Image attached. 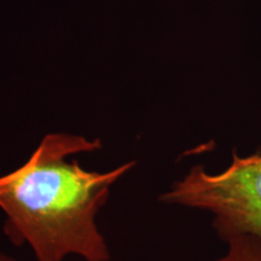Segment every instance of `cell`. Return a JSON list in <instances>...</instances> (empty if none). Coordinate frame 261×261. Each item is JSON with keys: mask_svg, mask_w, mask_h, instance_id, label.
Listing matches in <instances>:
<instances>
[{"mask_svg": "<svg viewBox=\"0 0 261 261\" xmlns=\"http://www.w3.org/2000/svg\"><path fill=\"white\" fill-rule=\"evenodd\" d=\"M226 253L211 261H261V241L241 234L227 240Z\"/></svg>", "mask_w": 261, "mask_h": 261, "instance_id": "3", "label": "cell"}, {"mask_svg": "<svg viewBox=\"0 0 261 261\" xmlns=\"http://www.w3.org/2000/svg\"><path fill=\"white\" fill-rule=\"evenodd\" d=\"M159 200L211 213L212 226L223 242L241 234L261 241V155L233 154L219 173L195 166Z\"/></svg>", "mask_w": 261, "mask_h": 261, "instance_id": "2", "label": "cell"}, {"mask_svg": "<svg viewBox=\"0 0 261 261\" xmlns=\"http://www.w3.org/2000/svg\"><path fill=\"white\" fill-rule=\"evenodd\" d=\"M0 261H17V260H15L12 256H10L8 254L3 253L2 250H0Z\"/></svg>", "mask_w": 261, "mask_h": 261, "instance_id": "4", "label": "cell"}, {"mask_svg": "<svg viewBox=\"0 0 261 261\" xmlns=\"http://www.w3.org/2000/svg\"><path fill=\"white\" fill-rule=\"evenodd\" d=\"M102 148L99 139L50 133L21 167L0 177L4 234L14 246L27 243L38 261H109L107 240L97 215L112 188L135 162L109 172L87 171L71 155Z\"/></svg>", "mask_w": 261, "mask_h": 261, "instance_id": "1", "label": "cell"}]
</instances>
